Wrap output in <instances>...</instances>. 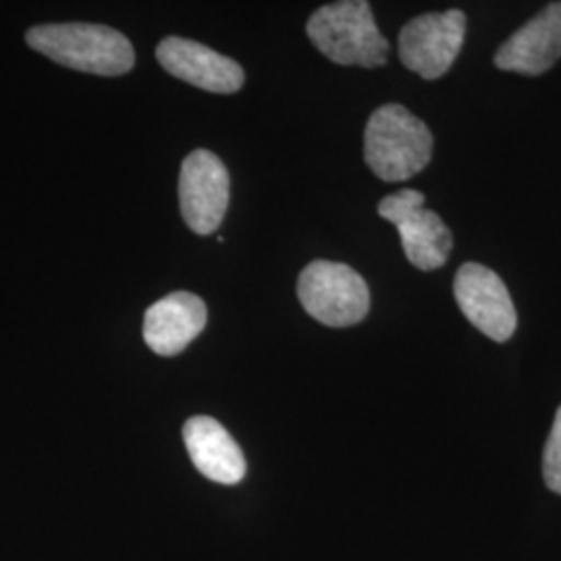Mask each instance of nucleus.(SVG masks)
<instances>
[{"mask_svg": "<svg viewBox=\"0 0 561 561\" xmlns=\"http://www.w3.org/2000/svg\"><path fill=\"white\" fill-rule=\"evenodd\" d=\"M187 454L202 477L221 484H238L245 477V458L240 445L221 422L194 416L183 426Z\"/></svg>", "mask_w": 561, "mask_h": 561, "instance_id": "f8f14e48", "label": "nucleus"}, {"mask_svg": "<svg viewBox=\"0 0 561 561\" xmlns=\"http://www.w3.org/2000/svg\"><path fill=\"white\" fill-rule=\"evenodd\" d=\"M30 48L62 67L115 78L134 69L131 42L108 25L96 23H48L25 34Z\"/></svg>", "mask_w": 561, "mask_h": 561, "instance_id": "f257e3e1", "label": "nucleus"}, {"mask_svg": "<svg viewBox=\"0 0 561 561\" xmlns=\"http://www.w3.org/2000/svg\"><path fill=\"white\" fill-rule=\"evenodd\" d=\"M466 36V15L460 9L426 13L403 25L400 59L424 80L445 76L458 59Z\"/></svg>", "mask_w": 561, "mask_h": 561, "instance_id": "423d86ee", "label": "nucleus"}, {"mask_svg": "<svg viewBox=\"0 0 561 561\" xmlns=\"http://www.w3.org/2000/svg\"><path fill=\"white\" fill-rule=\"evenodd\" d=\"M181 215L187 227L208 236L219 229L229 206V173L221 159L208 150H194L180 175Z\"/></svg>", "mask_w": 561, "mask_h": 561, "instance_id": "6e6552de", "label": "nucleus"}, {"mask_svg": "<svg viewBox=\"0 0 561 561\" xmlns=\"http://www.w3.org/2000/svg\"><path fill=\"white\" fill-rule=\"evenodd\" d=\"M542 474H545L547 486L553 493H560L561 495V405L558 414H556L553 426H551L547 445H545Z\"/></svg>", "mask_w": 561, "mask_h": 561, "instance_id": "ddd939ff", "label": "nucleus"}, {"mask_svg": "<svg viewBox=\"0 0 561 561\" xmlns=\"http://www.w3.org/2000/svg\"><path fill=\"white\" fill-rule=\"evenodd\" d=\"M461 314L497 343L516 333L518 314L502 277L479 262H466L454 280Z\"/></svg>", "mask_w": 561, "mask_h": 561, "instance_id": "0eeeda50", "label": "nucleus"}, {"mask_svg": "<svg viewBox=\"0 0 561 561\" xmlns=\"http://www.w3.org/2000/svg\"><path fill=\"white\" fill-rule=\"evenodd\" d=\"M157 59L178 80L213 94H233L245 81L241 65L201 42L169 36L159 44Z\"/></svg>", "mask_w": 561, "mask_h": 561, "instance_id": "1a4fd4ad", "label": "nucleus"}, {"mask_svg": "<svg viewBox=\"0 0 561 561\" xmlns=\"http://www.w3.org/2000/svg\"><path fill=\"white\" fill-rule=\"evenodd\" d=\"M208 321L206 304L190 291H175L152 304L144 317V340L164 356H178L204 331Z\"/></svg>", "mask_w": 561, "mask_h": 561, "instance_id": "9d476101", "label": "nucleus"}, {"mask_svg": "<svg viewBox=\"0 0 561 561\" xmlns=\"http://www.w3.org/2000/svg\"><path fill=\"white\" fill-rule=\"evenodd\" d=\"M308 38L337 65L375 69L387 62L389 42L382 36L366 0L324 4L306 25Z\"/></svg>", "mask_w": 561, "mask_h": 561, "instance_id": "7ed1b4c3", "label": "nucleus"}, {"mask_svg": "<svg viewBox=\"0 0 561 561\" xmlns=\"http://www.w3.org/2000/svg\"><path fill=\"white\" fill-rule=\"evenodd\" d=\"M298 298L304 310L327 327L358 324L370 310L366 280L341 262H310L298 279Z\"/></svg>", "mask_w": 561, "mask_h": 561, "instance_id": "20e7f679", "label": "nucleus"}, {"mask_svg": "<svg viewBox=\"0 0 561 561\" xmlns=\"http://www.w3.org/2000/svg\"><path fill=\"white\" fill-rule=\"evenodd\" d=\"M433 157V136L424 121L401 104L377 108L364 131V159L382 181L419 175Z\"/></svg>", "mask_w": 561, "mask_h": 561, "instance_id": "f03ea898", "label": "nucleus"}, {"mask_svg": "<svg viewBox=\"0 0 561 561\" xmlns=\"http://www.w3.org/2000/svg\"><path fill=\"white\" fill-rule=\"evenodd\" d=\"M561 59V2H551L503 44L495 67L522 76H541Z\"/></svg>", "mask_w": 561, "mask_h": 561, "instance_id": "9b49d317", "label": "nucleus"}, {"mask_svg": "<svg viewBox=\"0 0 561 561\" xmlns=\"http://www.w3.org/2000/svg\"><path fill=\"white\" fill-rule=\"evenodd\" d=\"M382 219L400 231L405 259L421 271L443 266L454 248V238L442 217L424 208V196L416 190H401L379 204Z\"/></svg>", "mask_w": 561, "mask_h": 561, "instance_id": "39448f33", "label": "nucleus"}]
</instances>
